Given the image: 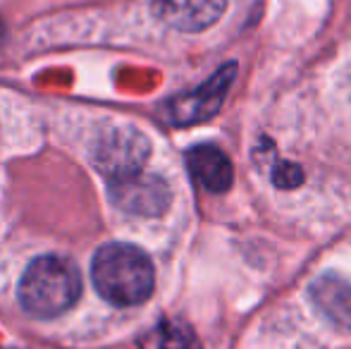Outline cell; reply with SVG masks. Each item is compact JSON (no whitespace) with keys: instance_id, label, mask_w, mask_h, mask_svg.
Instances as JSON below:
<instances>
[{"instance_id":"cell-7","label":"cell","mask_w":351,"mask_h":349,"mask_svg":"<svg viewBox=\"0 0 351 349\" xmlns=\"http://www.w3.org/2000/svg\"><path fill=\"white\" fill-rule=\"evenodd\" d=\"M186 165H189L191 175L199 180V184L213 194H225L234 182V170H232L230 158L217 146H194L186 154Z\"/></svg>"},{"instance_id":"cell-10","label":"cell","mask_w":351,"mask_h":349,"mask_svg":"<svg viewBox=\"0 0 351 349\" xmlns=\"http://www.w3.org/2000/svg\"><path fill=\"white\" fill-rule=\"evenodd\" d=\"M3 34H5V32H3V24H0V41H3Z\"/></svg>"},{"instance_id":"cell-1","label":"cell","mask_w":351,"mask_h":349,"mask_svg":"<svg viewBox=\"0 0 351 349\" xmlns=\"http://www.w3.org/2000/svg\"><path fill=\"white\" fill-rule=\"evenodd\" d=\"M96 289L117 306H134L151 297L153 263L141 249L132 244H106L96 252L91 263Z\"/></svg>"},{"instance_id":"cell-9","label":"cell","mask_w":351,"mask_h":349,"mask_svg":"<svg viewBox=\"0 0 351 349\" xmlns=\"http://www.w3.org/2000/svg\"><path fill=\"white\" fill-rule=\"evenodd\" d=\"M141 349H204L186 323L182 321H160L156 328L143 335Z\"/></svg>"},{"instance_id":"cell-6","label":"cell","mask_w":351,"mask_h":349,"mask_svg":"<svg viewBox=\"0 0 351 349\" xmlns=\"http://www.w3.org/2000/svg\"><path fill=\"white\" fill-rule=\"evenodd\" d=\"M151 8L177 32H204L225 12V0H151Z\"/></svg>"},{"instance_id":"cell-3","label":"cell","mask_w":351,"mask_h":349,"mask_svg":"<svg viewBox=\"0 0 351 349\" xmlns=\"http://www.w3.org/2000/svg\"><path fill=\"white\" fill-rule=\"evenodd\" d=\"M151 154L148 139L134 127H110L106 134L98 136L93 146V163L110 182L130 180L143 173V165Z\"/></svg>"},{"instance_id":"cell-5","label":"cell","mask_w":351,"mask_h":349,"mask_svg":"<svg viewBox=\"0 0 351 349\" xmlns=\"http://www.w3.org/2000/svg\"><path fill=\"white\" fill-rule=\"evenodd\" d=\"M112 199L120 208L130 213L141 215H158L170 204V189L160 177L151 175H134L130 180L112 182L110 184Z\"/></svg>"},{"instance_id":"cell-4","label":"cell","mask_w":351,"mask_h":349,"mask_svg":"<svg viewBox=\"0 0 351 349\" xmlns=\"http://www.w3.org/2000/svg\"><path fill=\"white\" fill-rule=\"evenodd\" d=\"M234 75H237V65L234 62H227L204 86H199L196 91L175 96L165 106V120L180 127L208 120V117H213L220 110L222 101H225L227 91H230L232 82H234Z\"/></svg>"},{"instance_id":"cell-2","label":"cell","mask_w":351,"mask_h":349,"mask_svg":"<svg viewBox=\"0 0 351 349\" xmlns=\"http://www.w3.org/2000/svg\"><path fill=\"white\" fill-rule=\"evenodd\" d=\"M82 278L70 258L41 256L27 268L19 282V302L29 316L56 318L77 302Z\"/></svg>"},{"instance_id":"cell-8","label":"cell","mask_w":351,"mask_h":349,"mask_svg":"<svg viewBox=\"0 0 351 349\" xmlns=\"http://www.w3.org/2000/svg\"><path fill=\"white\" fill-rule=\"evenodd\" d=\"M315 306L337 328L351 330V285L337 275H323L311 287Z\"/></svg>"}]
</instances>
